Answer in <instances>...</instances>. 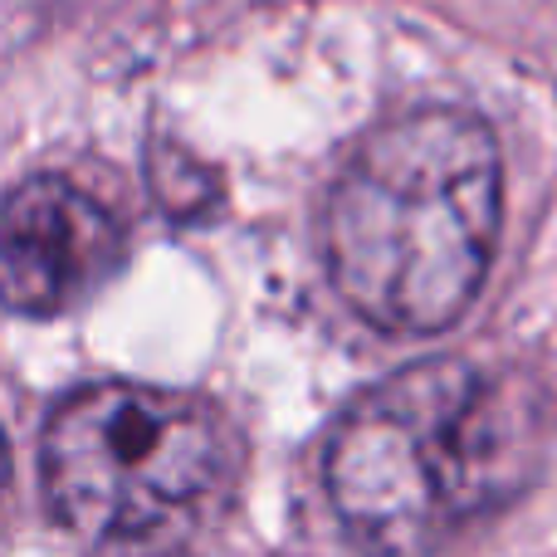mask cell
<instances>
[{
  "label": "cell",
  "instance_id": "2",
  "mask_svg": "<svg viewBox=\"0 0 557 557\" xmlns=\"http://www.w3.org/2000/svg\"><path fill=\"white\" fill-rule=\"evenodd\" d=\"M543 435V392L523 372L425 357L343 416L327 445V494L357 539L431 548L533 480Z\"/></svg>",
  "mask_w": 557,
  "mask_h": 557
},
{
  "label": "cell",
  "instance_id": "4",
  "mask_svg": "<svg viewBox=\"0 0 557 557\" xmlns=\"http://www.w3.org/2000/svg\"><path fill=\"white\" fill-rule=\"evenodd\" d=\"M117 225L69 176H29L0 206V304L54 318L117 264Z\"/></svg>",
  "mask_w": 557,
  "mask_h": 557
},
{
  "label": "cell",
  "instance_id": "1",
  "mask_svg": "<svg viewBox=\"0 0 557 557\" xmlns=\"http://www.w3.org/2000/svg\"><path fill=\"white\" fill-rule=\"evenodd\" d=\"M504 215V162L490 123L416 108L376 127L327 196V270L367 323L441 333L474 304Z\"/></svg>",
  "mask_w": 557,
  "mask_h": 557
},
{
  "label": "cell",
  "instance_id": "5",
  "mask_svg": "<svg viewBox=\"0 0 557 557\" xmlns=\"http://www.w3.org/2000/svg\"><path fill=\"white\" fill-rule=\"evenodd\" d=\"M5 470H10V455H5V441H0V490H5Z\"/></svg>",
  "mask_w": 557,
  "mask_h": 557
},
{
  "label": "cell",
  "instance_id": "3",
  "mask_svg": "<svg viewBox=\"0 0 557 557\" xmlns=\"http://www.w3.org/2000/svg\"><path fill=\"white\" fill-rule=\"evenodd\" d=\"M231 480V435L206 401L98 382L45 425V499L88 543H176Z\"/></svg>",
  "mask_w": 557,
  "mask_h": 557
}]
</instances>
